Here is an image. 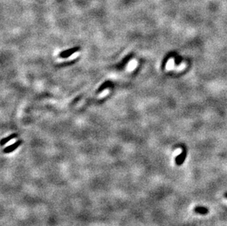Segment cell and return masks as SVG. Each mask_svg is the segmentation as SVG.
I'll list each match as a JSON object with an SVG mask.
<instances>
[{
  "instance_id": "obj_1",
  "label": "cell",
  "mask_w": 227,
  "mask_h": 226,
  "mask_svg": "<svg viewBox=\"0 0 227 226\" xmlns=\"http://www.w3.org/2000/svg\"><path fill=\"white\" fill-rule=\"evenodd\" d=\"M80 47H74V48H71L67 49V50L63 51V52L60 53V57L61 58H68L70 56H72V55L76 53V52H78L80 50Z\"/></svg>"
},
{
  "instance_id": "obj_2",
  "label": "cell",
  "mask_w": 227,
  "mask_h": 226,
  "mask_svg": "<svg viewBox=\"0 0 227 226\" xmlns=\"http://www.w3.org/2000/svg\"><path fill=\"white\" fill-rule=\"evenodd\" d=\"M21 143H22V141H21V140L16 141V142H14V143H13V144H12V145H10L7 146V147H6L5 148H4V150H3V152H4V153H11V152L14 151L15 150H16V149L18 148L21 145Z\"/></svg>"
},
{
  "instance_id": "obj_3",
  "label": "cell",
  "mask_w": 227,
  "mask_h": 226,
  "mask_svg": "<svg viewBox=\"0 0 227 226\" xmlns=\"http://www.w3.org/2000/svg\"><path fill=\"white\" fill-rule=\"evenodd\" d=\"M16 136H17L16 134H13L9 135V136L7 137L3 138V139L1 140V145L3 146L4 145H5V144L7 143V142H10V141L11 140L14 139L15 137H16Z\"/></svg>"
},
{
  "instance_id": "obj_4",
  "label": "cell",
  "mask_w": 227,
  "mask_h": 226,
  "mask_svg": "<svg viewBox=\"0 0 227 226\" xmlns=\"http://www.w3.org/2000/svg\"><path fill=\"white\" fill-rule=\"evenodd\" d=\"M112 85V83H111L110 81H104V83H103L102 84H101V86H100L99 87L98 90H97V93H101V91H103V90H104V89L107 88V87H110V86Z\"/></svg>"
},
{
  "instance_id": "obj_5",
  "label": "cell",
  "mask_w": 227,
  "mask_h": 226,
  "mask_svg": "<svg viewBox=\"0 0 227 226\" xmlns=\"http://www.w3.org/2000/svg\"><path fill=\"white\" fill-rule=\"evenodd\" d=\"M195 211L197 213L201 214H206L208 213V210L206 208H204V207H196L195 209Z\"/></svg>"
},
{
  "instance_id": "obj_6",
  "label": "cell",
  "mask_w": 227,
  "mask_h": 226,
  "mask_svg": "<svg viewBox=\"0 0 227 226\" xmlns=\"http://www.w3.org/2000/svg\"><path fill=\"white\" fill-rule=\"evenodd\" d=\"M185 154H182L180 156H179L176 159V162L177 163V164H181L182 163H183L184 160H185Z\"/></svg>"
},
{
  "instance_id": "obj_7",
  "label": "cell",
  "mask_w": 227,
  "mask_h": 226,
  "mask_svg": "<svg viewBox=\"0 0 227 226\" xmlns=\"http://www.w3.org/2000/svg\"><path fill=\"white\" fill-rule=\"evenodd\" d=\"M226 198H227V193H226Z\"/></svg>"
}]
</instances>
